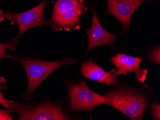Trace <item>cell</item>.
<instances>
[{"label":"cell","mask_w":160,"mask_h":120,"mask_svg":"<svg viewBox=\"0 0 160 120\" xmlns=\"http://www.w3.org/2000/svg\"><path fill=\"white\" fill-rule=\"evenodd\" d=\"M90 9L92 14V25L89 29H84L88 37V46L84 54V58H86L92 49L96 46L108 45L114 47L115 41L120 35L111 34L106 31L100 23L92 3Z\"/></svg>","instance_id":"8"},{"label":"cell","mask_w":160,"mask_h":120,"mask_svg":"<svg viewBox=\"0 0 160 120\" xmlns=\"http://www.w3.org/2000/svg\"><path fill=\"white\" fill-rule=\"evenodd\" d=\"M80 75L84 78L106 84L108 86L114 85L117 81L118 74L115 70L106 72L96 62L91 59L85 61L81 65Z\"/></svg>","instance_id":"10"},{"label":"cell","mask_w":160,"mask_h":120,"mask_svg":"<svg viewBox=\"0 0 160 120\" xmlns=\"http://www.w3.org/2000/svg\"><path fill=\"white\" fill-rule=\"evenodd\" d=\"M15 60L23 67L28 77L27 90L21 94L24 102L30 101L40 83L56 70L65 65L78 62L77 60L68 57L61 61H46L43 60L40 56L32 57L21 55L15 56Z\"/></svg>","instance_id":"2"},{"label":"cell","mask_w":160,"mask_h":120,"mask_svg":"<svg viewBox=\"0 0 160 120\" xmlns=\"http://www.w3.org/2000/svg\"><path fill=\"white\" fill-rule=\"evenodd\" d=\"M148 53V60L152 64H159L160 63V45L155 46L149 47L146 49Z\"/></svg>","instance_id":"13"},{"label":"cell","mask_w":160,"mask_h":120,"mask_svg":"<svg viewBox=\"0 0 160 120\" xmlns=\"http://www.w3.org/2000/svg\"><path fill=\"white\" fill-rule=\"evenodd\" d=\"M7 88L5 79L3 77H0V105H2L6 109L12 110V104L14 101L6 100L2 93V90L6 89Z\"/></svg>","instance_id":"12"},{"label":"cell","mask_w":160,"mask_h":120,"mask_svg":"<svg viewBox=\"0 0 160 120\" xmlns=\"http://www.w3.org/2000/svg\"><path fill=\"white\" fill-rule=\"evenodd\" d=\"M19 37H13L10 41L0 43V60L2 59H10L15 60V56H13L11 54H8L6 52V49H9L14 50L17 47V44L19 42Z\"/></svg>","instance_id":"11"},{"label":"cell","mask_w":160,"mask_h":120,"mask_svg":"<svg viewBox=\"0 0 160 120\" xmlns=\"http://www.w3.org/2000/svg\"><path fill=\"white\" fill-rule=\"evenodd\" d=\"M1 0H0V3H1ZM4 13L2 10L1 7H0V24L4 20Z\"/></svg>","instance_id":"16"},{"label":"cell","mask_w":160,"mask_h":120,"mask_svg":"<svg viewBox=\"0 0 160 120\" xmlns=\"http://www.w3.org/2000/svg\"><path fill=\"white\" fill-rule=\"evenodd\" d=\"M64 100L54 102L47 97L38 103L14 101L12 109L18 120H71L80 119L63 113Z\"/></svg>","instance_id":"3"},{"label":"cell","mask_w":160,"mask_h":120,"mask_svg":"<svg viewBox=\"0 0 160 120\" xmlns=\"http://www.w3.org/2000/svg\"><path fill=\"white\" fill-rule=\"evenodd\" d=\"M47 3L48 0H43L33 8L21 13H16L8 10L4 13V20L9 21L11 24H18L19 33L17 36L19 38L29 29L48 25L44 17V10Z\"/></svg>","instance_id":"6"},{"label":"cell","mask_w":160,"mask_h":120,"mask_svg":"<svg viewBox=\"0 0 160 120\" xmlns=\"http://www.w3.org/2000/svg\"><path fill=\"white\" fill-rule=\"evenodd\" d=\"M53 6L49 23L52 29L56 31L80 29V18L89 8L85 0H57Z\"/></svg>","instance_id":"5"},{"label":"cell","mask_w":160,"mask_h":120,"mask_svg":"<svg viewBox=\"0 0 160 120\" xmlns=\"http://www.w3.org/2000/svg\"><path fill=\"white\" fill-rule=\"evenodd\" d=\"M151 114L153 120H160V104L158 100H154L153 103L149 105Z\"/></svg>","instance_id":"14"},{"label":"cell","mask_w":160,"mask_h":120,"mask_svg":"<svg viewBox=\"0 0 160 120\" xmlns=\"http://www.w3.org/2000/svg\"><path fill=\"white\" fill-rule=\"evenodd\" d=\"M13 110L0 109V120H12Z\"/></svg>","instance_id":"15"},{"label":"cell","mask_w":160,"mask_h":120,"mask_svg":"<svg viewBox=\"0 0 160 120\" xmlns=\"http://www.w3.org/2000/svg\"><path fill=\"white\" fill-rule=\"evenodd\" d=\"M63 82L67 91L66 114L76 111L91 112L99 105L108 104L105 96L94 92L83 80L63 79Z\"/></svg>","instance_id":"4"},{"label":"cell","mask_w":160,"mask_h":120,"mask_svg":"<svg viewBox=\"0 0 160 120\" xmlns=\"http://www.w3.org/2000/svg\"><path fill=\"white\" fill-rule=\"evenodd\" d=\"M108 8L103 15H110L121 23L122 30L119 35L129 33L130 20L136 10L146 2L153 3L152 0H107Z\"/></svg>","instance_id":"7"},{"label":"cell","mask_w":160,"mask_h":120,"mask_svg":"<svg viewBox=\"0 0 160 120\" xmlns=\"http://www.w3.org/2000/svg\"><path fill=\"white\" fill-rule=\"evenodd\" d=\"M144 59L129 56L125 53H118L110 59L109 62L118 69V75H126L133 72L135 75L136 79L139 82L144 83L146 80L147 70L146 69H142L140 64Z\"/></svg>","instance_id":"9"},{"label":"cell","mask_w":160,"mask_h":120,"mask_svg":"<svg viewBox=\"0 0 160 120\" xmlns=\"http://www.w3.org/2000/svg\"><path fill=\"white\" fill-rule=\"evenodd\" d=\"M103 95L108 105L122 112L130 119L142 120L147 113L151 99L150 91L128 84L117 83Z\"/></svg>","instance_id":"1"}]
</instances>
